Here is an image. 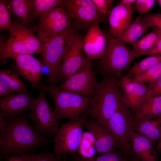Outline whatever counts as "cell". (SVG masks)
<instances>
[{
	"instance_id": "cell-3",
	"label": "cell",
	"mask_w": 161,
	"mask_h": 161,
	"mask_svg": "<svg viewBox=\"0 0 161 161\" xmlns=\"http://www.w3.org/2000/svg\"><path fill=\"white\" fill-rule=\"evenodd\" d=\"M38 88L47 92L54 101V111L57 122L62 118H78L86 112L91 104L92 98L62 89L52 83L40 84Z\"/></svg>"
},
{
	"instance_id": "cell-47",
	"label": "cell",
	"mask_w": 161,
	"mask_h": 161,
	"mask_svg": "<svg viewBox=\"0 0 161 161\" xmlns=\"http://www.w3.org/2000/svg\"><path fill=\"white\" fill-rule=\"evenodd\" d=\"M161 119V116L159 117Z\"/></svg>"
},
{
	"instance_id": "cell-9",
	"label": "cell",
	"mask_w": 161,
	"mask_h": 161,
	"mask_svg": "<svg viewBox=\"0 0 161 161\" xmlns=\"http://www.w3.org/2000/svg\"><path fill=\"white\" fill-rule=\"evenodd\" d=\"M72 19L70 15L61 7L54 8L39 17L36 30L43 49L53 38L71 25Z\"/></svg>"
},
{
	"instance_id": "cell-24",
	"label": "cell",
	"mask_w": 161,
	"mask_h": 161,
	"mask_svg": "<svg viewBox=\"0 0 161 161\" xmlns=\"http://www.w3.org/2000/svg\"><path fill=\"white\" fill-rule=\"evenodd\" d=\"M8 2L7 3L10 12L26 25L30 22L32 0H12Z\"/></svg>"
},
{
	"instance_id": "cell-18",
	"label": "cell",
	"mask_w": 161,
	"mask_h": 161,
	"mask_svg": "<svg viewBox=\"0 0 161 161\" xmlns=\"http://www.w3.org/2000/svg\"><path fill=\"white\" fill-rule=\"evenodd\" d=\"M35 100L27 93L8 95L0 100V112L7 117L22 115L25 110L32 109Z\"/></svg>"
},
{
	"instance_id": "cell-37",
	"label": "cell",
	"mask_w": 161,
	"mask_h": 161,
	"mask_svg": "<svg viewBox=\"0 0 161 161\" xmlns=\"http://www.w3.org/2000/svg\"><path fill=\"white\" fill-rule=\"evenodd\" d=\"M151 93L154 96H161V76L154 82L148 85Z\"/></svg>"
},
{
	"instance_id": "cell-36",
	"label": "cell",
	"mask_w": 161,
	"mask_h": 161,
	"mask_svg": "<svg viewBox=\"0 0 161 161\" xmlns=\"http://www.w3.org/2000/svg\"><path fill=\"white\" fill-rule=\"evenodd\" d=\"M154 0H137L136 3L135 8L141 15H145L154 4Z\"/></svg>"
},
{
	"instance_id": "cell-28",
	"label": "cell",
	"mask_w": 161,
	"mask_h": 161,
	"mask_svg": "<svg viewBox=\"0 0 161 161\" xmlns=\"http://www.w3.org/2000/svg\"><path fill=\"white\" fill-rule=\"evenodd\" d=\"M160 61H161V55H150L136 64L125 76L129 78H133L140 75Z\"/></svg>"
},
{
	"instance_id": "cell-16",
	"label": "cell",
	"mask_w": 161,
	"mask_h": 161,
	"mask_svg": "<svg viewBox=\"0 0 161 161\" xmlns=\"http://www.w3.org/2000/svg\"><path fill=\"white\" fill-rule=\"evenodd\" d=\"M21 76L33 86L38 87L42 79L43 65L32 55L19 54L11 57Z\"/></svg>"
},
{
	"instance_id": "cell-27",
	"label": "cell",
	"mask_w": 161,
	"mask_h": 161,
	"mask_svg": "<svg viewBox=\"0 0 161 161\" xmlns=\"http://www.w3.org/2000/svg\"><path fill=\"white\" fill-rule=\"evenodd\" d=\"M0 81L14 92L27 93L26 86L23 82L15 73L9 69L0 70Z\"/></svg>"
},
{
	"instance_id": "cell-29",
	"label": "cell",
	"mask_w": 161,
	"mask_h": 161,
	"mask_svg": "<svg viewBox=\"0 0 161 161\" xmlns=\"http://www.w3.org/2000/svg\"><path fill=\"white\" fill-rule=\"evenodd\" d=\"M96 152L94 135L88 131L83 132L78 151V155L84 158L90 159L94 157Z\"/></svg>"
},
{
	"instance_id": "cell-7",
	"label": "cell",
	"mask_w": 161,
	"mask_h": 161,
	"mask_svg": "<svg viewBox=\"0 0 161 161\" xmlns=\"http://www.w3.org/2000/svg\"><path fill=\"white\" fill-rule=\"evenodd\" d=\"M87 118L86 117L69 120L58 129L53 140V154L60 155L78 152L83 134V128Z\"/></svg>"
},
{
	"instance_id": "cell-20",
	"label": "cell",
	"mask_w": 161,
	"mask_h": 161,
	"mask_svg": "<svg viewBox=\"0 0 161 161\" xmlns=\"http://www.w3.org/2000/svg\"><path fill=\"white\" fill-rule=\"evenodd\" d=\"M133 131L148 139L154 145L161 137V119L159 117L145 116L133 120Z\"/></svg>"
},
{
	"instance_id": "cell-22",
	"label": "cell",
	"mask_w": 161,
	"mask_h": 161,
	"mask_svg": "<svg viewBox=\"0 0 161 161\" xmlns=\"http://www.w3.org/2000/svg\"><path fill=\"white\" fill-rule=\"evenodd\" d=\"M149 28L148 26L141 20V16H139L131 21L124 33L117 39L124 45L129 44L132 45L147 31Z\"/></svg>"
},
{
	"instance_id": "cell-34",
	"label": "cell",
	"mask_w": 161,
	"mask_h": 161,
	"mask_svg": "<svg viewBox=\"0 0 161 161\" xmlns=\"http://www.w3.org/2000/svg\"><path fill=\"white\" fill-rule=\"evenodd\" d=\"M141 18L149 27L161 33V14H146L141 16Z\"/></svg>"
},
{
	"instance_id": "cell-32",
	"label": "cell",
	"mask_w": 161,
	"mask_h": 161,
	"mask_svg": "<svg viewBox=\"0 0 161 161\" xmlns=\"http://www.w3.org/2000/svg\"><path fill=\"white\" fill-rule=\"evenodd\" d=\"M161 76V61L154 65L143 74L135 77L134 80L142 83H152Z\"/></svg>"
},
{
	"instance_id": "cell-39",
	"label": "cell",
	"mask_w": 161,
	"mask_h": 161,
	"mask_svg": "<svg viewBox=\"0 0 161 161\" xmlns=\"http://www.w3.org/2000/svg\"><path fill=\"white\" fill-rule=\"evenodd\" d=\"M15 92L8 86L0 81V97H2L12 94Z\"/></svg>"
},
{
	"instance_id": "cell-31",
	"label": "cell",
	"mask_w": 161,
	"mask_h": 161,
	"mask_svg": "<svg viewBox=\"0 0 161 161\" xmlns=\"http://www.w3.org/2000/svg\"><path fill=\"white\" fill-rule=\"evenodd\" d=\"M19 156L23 157L26 161H64L62 155H55L53 153L44 152L37 154H33L29 153L18 154Z\"/></svg>"
},
{
	"instance_id": "cell-19",
	"label": "cell",
	"mask_w": 161,
	"mask_h": 161,
	"mask_svg": "<svg viewBox=\"0 0 161 161\" xmlns=\"http://www.w3.org/2000/svg\"><path fill=\"white\" fill-rule=\"evenodd\" d=\"M134 8L119 4L112 7L108 16L109 33L114 37L119 38L132 21Z\"/></svg>"
},
{
	"instance_id": "cell-44",
	"label": "cell",
	"mask_w": 161,
	"mask_h": 161,
	"mask_svg": "<svg viewBox=\"0 0 161 161\" xmlns=\"http://www.w3.org/2000/svg\"><path fill=\"white\" fill-rule=\"evenodd\" d=\"M157 1L158 2L160 7H161V0H157Z\"/></svg>"
},
{
	"instance_id": "cell-30",
	"label": "cell",
	"mask_w": 161,
	"mask_h": 161,
	"mask_svg": "<svg viewBox=\"0 0 161 161\" xmlns=\"http://www.w3.org/2000/svg\"><path fill=\"white\" fill-rule=\"evenodd\" d=\"M72 155L75 161H128L129 159L120 151H116L90 159L84 158L76 154Z\"/></svg>"
},
{
	"instance_id": "cell-21",
	"label": "cell",
	"mask_w": 161,
	"mask_h": 161,
	"mask_svg": "<svg viewBox=\"0 0 161 161\" xmlns=\"http://www.w3.org/2000/svg\"><path fill=\"white\" fill-rule=\"evenodd\" d=\"M130 142L134 159L140 161H158L157 154L154 145L146 138L133 131Z\"/></svg>"
},
{
	"instance_id": "cell-10",
	"label": "cell",
	"mask_w": 161,
	"mask_h": 161,
	"mask_svg": "<svg viewBox=\"0 0 161 161\" xmlns=\"http://www.w3.org/2000/svg\"><path fill=\"white\" fill-rule=\"evenodd\" d=\"M28 116L34 127L41 136L46 138L55 137L59 128L54 110L48 102L45 91L42 90L36 99Z\"/></svg>"
},
{
	"instance_id": "cell-38",
	"label": "cell",
	"mask_w": 161,
	"mask_h": 161,
	"mask_svg": "<svg viewBox=\"0 0 161 161\" xmlns=\"http://www.w3.org/2000/svg\"><path fill=\"white\" fill-rule=\"evenodd\" d=\"M161 38L149 50L143 55H161Z\"/></svg>"
},
{
	"instance_id": "cell-33",
	"label": "cell",
	"mask_w": 161,
	"mask_h": 161,
	"mask_svg": "<svg viewBox=\"0 0 161 161\" xmlns=\"http://www.w3.org/2000/svg\"><path fill=\"white\" fill-rule=\"evenodd\" d=\"M10 11L5 0H0V30H9L12 27Z\"/></svg>"
},
{
	"instance_id": "cell-15",
	"label": "cell",
	"mask_w": 161,
	"mask_h": 161,
	"mask_svg": "<svg viewBox=\"0 0 161 161\" xmlns=\"http://www.w3.org/2000/svg\"><path fill=\"white\" fill-rule=\"evenodd\" d=\"M99 24L97 22L93 24L82 39V49L89 60L101 59L106 49L108 34L101 29Z\"/></svg>"
},
{
	"instance_id": "cell-23",
	"label": "cell",
	"mask_w": 161,
	"mask_h": 161,
	"mask_svg": "<svg viewBox=\"0 0 161 161\" xmlns=\"http://www.w3.org/2000/svg\"><path fill=\"white\" fill-rule=\"evenodd\" d=\"M161 116V96L151 94L133 115V120H138L145 116Z\"/></svg>"
},
{
	"instance_id": "cell-5",
	"label": "cell",
	"mask_w": 161,
	"mask_h": 161,
	"mask_svg": "<svg viewBox=\"0 0 161 161\" xmlns=\"http://www.w3.org/2000/svg\"><path fill=\"white\" fill-rule=\"evenodd\" d=\"M9 30V38L6 42L0 43L1 60L17 55H41L42 44L32 30L22 24L14 23Z\"/></svg>"
},
{
	"instance_id": "cell-43",
	"label": "cell",
	"mask_w": 161,
	"mask_h": 161,
	"mask_svg": "<svg viewBox=\"0 0 161 161\" xmlns=\"http://www.w3.org/2000/svg\"><path fill=\"white\" fill-rule=\"evenodd\" d=\"M157 148L159 151H161V137L158 141L157 145Z\"/></svg>"
},
{
	"instance_id": "cell-2",
	"label": "cell",
	"mask_w": 161,
	"mask_h": 161,
	"mask_svg": "<svg viewBox=\"0 0 161 161\" xmlns=\"http://www.w3.org/2000/svg\"><path fill=\"white\" fill-rule=\"evenodd\" d=\"M103 76L97 83L91 104L86 112L106 128L108 121L123 100L122 92L120 79L112 75Z\"/></svg>"
},
{
	"instance_id": "cell-1",
	"label": "cell",
	"mask_w": 161,
	"mask_h": 161,
	"mask_svg": "<svg viewBox=\"0 0 161 161\" xmlns=\"http://www.w3.org/2000/svg\"><path fill=\"white\" fill-rule=\"evenodd\" d=\"M7 124L0 133V153H28L35 148L47 146L49 141L40 135L23 114L8 117Z\"/></svg>"
},
{
	"instance_id": "cell-45",
	"label": "cell",
	"mask_w": 161,
	"mask_h": 161,
	"mask_svg": "<svg viewBox=\"0 0 161 161\" xmlns=\"http://www.w3.org/2000/svg\"><path fill=\"white\" fill-rule=\"evenodd\" d=\"M131 161H140L139 160L136 159H133L132 160H131Z\"/></svg>"
},
{
	"instance_id": "cell-46",
	"label": "cell",
	"mask_w": 161,
	"mask_h": 161,
	"mask_svg": "<svg viewBox=\"0 0 161 161\" xmlns=\"http://www.w3.org/2000/svg\"><path fill=\"white\" fill-rule=\"evenodd\" d=\"M66 159L65 158L64 161H66Z\"/></svg>"
},
{
	"instance_id": "cell-35",
	"label": "cell",
	"mask_w": 161,
	"mask_h": 161,
	"mask_svg": "<svg viewBox=\"0 0 161 161\" xmlns=\"http://www.w3.org/2000/svg\"><path fill=\"white\" fill-rule=\"evenodd\" d=\"M97 10L106 18L112 7L113 0H91Z\"/></svg>"
},
{
	"instance_id": "cell-25",
	"label": "cell",
	"mask_w": 161,
	"mask_h": 161,
	"mask_svg": "<svg viewBox=\"0 0 161 161\" xmlns=\"http://www.w3.org/2000/svg\"><path fill=\"white\" fill-rule=\"evenodd\" d=\"M161 38V33L155 30L144 35L131 46L138 56L150 49Z\"/></svg>"
},
{
	"instance_id": "cell-42",
	"label": "cell",
	"mask_w": 161,
	"mask_h": 161,
	"mask_svg": "<svg viewBox=\"0 0 161 161\" xmlns=\"http://www.w3.org/2000/svg\"><path fill=\"white\" fill-rule=\"evenodd\" d=\"M8 161H26L22 157L19 156H13L11 157Z\"/></svg>"
},
{
	"instance_id": "cell-26",
	"label": "cell",
	"mask_w": 161,
	"mask_h": 161,
	"mask_svg": "<svg viewBox=\"0 0 161 161\" xmlns=\"http://www.w3.org/2000/svg\"><path fill=\"white\" fill-rule=\"evenodd\" d=\"M61 0H32L30 22L55 7H59Z\"/></svg>"
},
{
	"instance_id": "cell-8",
	"label": "cell",
	"mask_w": 161,
	"mask_h": 161,
	"mask_svg": "<svg viewBox=\"0 0 161 161\" xmlns=\"http://www.w3.org/2000/svg\"><path fill=\"white\" fill-rule=\"evenodd\" d=\"M75 34V30L70 25L53 38L43 48L41 55L49 70L50 81H57L58 72L66 48Z\"/></svg>"
},
{
	"instance_id": "cell-14",
	"label": "cell",
	"mask_w": 161,
	"mask_h": 161,
	"mask_svg": "<svg viewBox=\"0 0 161 161\" xmlns=\"http://www.w3.org/2000/svg\"><path fill=\"white\" fill-rule=\"evenodd\" d=\"M123 101L134 114L151 94L148 85L125 76L119 80Z\"/></svg>"
},
{
	"instance_id": "cell-4",
	"label": "cell",
	"mask_w": 161,
	"mask_h": 161,
	"mask_svg": "<svg viewBox=\"0 0 161 161\" xmlns=\"http://www.w3.org/2000/svg\"><path fill=\"white\" fill-rule=\"evenodd\" d=\"M138 55L109 33L105 53L100 59L98 69L103 76L112 75L119 79L128 69Z\"/></svg>"
},
{
	"instance_id": "cell-12",
	"label": "cell",
	"mask_w": 161,
	"mask_h": 161,
	"mask_svg": "<svg viewBox=\"0 0 161 161\" xmlns=\"http://www.w3.org/2000/svg\"><path fill=\"white\" fill-rule=\"evenodd\" d=\"M83 38L75 34L73 36L66 48L59 68L57 81H65L82 69L89 60L82 53Z\"/></svg>"
},
{
	"instance_id": "cell-13",
	"label": "cell",
	"mask_w": 161,
	"mask_h": 161,
	"mask_svg": "<svg viewBox=\"0 0 161 161\" xmlns=\"http://www.w3.org/2000/svg\"><path fill=\"white\" fill-rule=\"evenodd\" d=\"M97 83L90 60L80 70L69 77L59 87L63 89L92 98Z\"/></svg>"
},
{
	"instance_id": "cell-6",
	"label": "cell",
	"mask_w": 161,
	"mask_h": 161,
	"mask_svg": "<svg viewBox=\"0 0 161 161\" xmlns=\"http://www.w3.org/2000/svg\"><path fill=\"white\" fill-rule=\"evenodd\" d=\"M133 115L122 100L106 126L115 139L120 152L131 160L134 159L130 142V134L133 131Z\"/></svg>"
},
{
	"instance_id": "cell-17",
	"label": "cell",
	"mask_w": 161,
	"mask_h": 161,
	"mask_svg": "<svg viewBox=\"0 0 161 161\" xmlns=\"http://www.w3.org/2000/svg\"><path fill=\"white\" fill-rule=\"evenodd\" d=\"M84 127L91 132L95 139L97 152L103 154L113 152L118 148L114 137L108 129L95 119H87Z\"/></svg>"
},
{
	"instance_id": "cell-11",
	"label": "cell",
	"mask_w": 161,
	"mask_h": 161,
	"mask_svg": "<svg viewBox=\"0 0 161 161\" xmlns=\"http://www.w3.org/2000/svg\"><path fill=\"white\" fill-rule=\"evenodd\" d=\"M74 19L75 24L89 27L96 22H104L106 18L96 9L91 0H62L60 6Z\"/></svg>"
},
{
	"instance_id": "cell-40",
	"label": "cell",
	"mask_w": 161,
	"mask_h": 161,
	"mask_svg": "<svg viewBox=\"0 0 161 161\" xmlns=\"http://www.w3.org/2000/svg\"><path fill=\"white\" fill-rule=\"evenodd\" d=\"M4 115L0 112V133H2L5 128L7 122L4 119Z\"/></svg>"
},
{
	"instance_id": "cell-41",
	"label": "cell",
	"mask_w": 161,
	"mask_h": 161,
	"mask_svg": "<svg viewBox=\"0 0 161 161\" xmlns=\"http://www.w3.org/2000/svg\"><path fill=\"white\" fill-rule=\"evenodd\" d=\"M137 1V0H121L119 4L128 7H131L133 4L136 3Z\"/></svg>"
}]
</instances>
